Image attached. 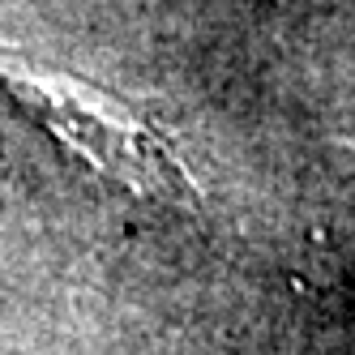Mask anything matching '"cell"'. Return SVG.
Instances as JSON below:
<instances>
[{"label":"cell","instance_id":"6da1fadb","mask_svg":"<svg viewBox=\"0 0 355 355\" xmlns=\"http://www.w3.org/2000/svg\"><path fill=\"white\" fill-rule=\"evenodd\" d=\"M0 86H5L21 107H26L47 133H52L69 155L90 163L98 175L116 180L150 201H175V206H197V189L189 180L184 163L175 159L171 141L146 124L137 112H129L82 78L64 69H47L17 47L0 43Z\"/></svg>","mask_w":355,"mask_h":355}]
</instances>
